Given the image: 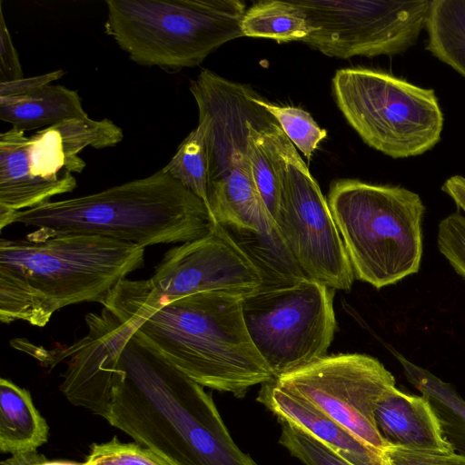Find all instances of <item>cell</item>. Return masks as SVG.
I'll return each instance as SVG.
<instances>
[{
  "instance_id": "1",
  "label": "cell",
  "mask_w": 465,
  "mask_h": 465,
  "mask_svg": "<svg viewBox=\"0 0 465 465\" xmlns=\"http://www.w3.org/2000/svg\"><path fill=\"white\" fill-rule=\"evenodd\" d=\"M60 349L59 389L175 465H258L232 440L210 393L103 307Z\"/></svg>"
},
{
  "instance_id": "2",
  "label": "cell",
  "mask_w": 465,
  "mask_h": 465,
  "mask_svg": "<svg viewBox=\"0 0 465 465\" xmlns=\"http://www.w3.org/2000/svg\"><path fill=\"white\" fill-rule=\"evenodd\" d=\"M243 297L204 292L154 302L124 279L102 305L198 384L243 398L274 378L248 333Z\"/></svg>"
},
{
  "instance_id": "3",
  "label": "cell",
  "mask_w": 465,
  "mask_h": 465,
  "mask_svg": "<svg viewBox=\"0 0 465 465\" xmlns=\"http://www.w3.org/2000/svg\"><path fill=\"white\" fill-rule=\"evenodd\" d=\"M145 248L87 234L0 240V321L45 326L53 314L82 302L103 304L114 288L144 265Z\"/></svg>"
},
{
  "instance_id": "4",
  "label": "cell",
  "mask_w": 465,
  "mask_h": 465,
  "mask_svg": "<svg viewBox=\"0 0 465 465\" xmlns=\"http://www.w3.org/2000/svg\"><path fill=\"white\" fill-rule=\"evenodd\" d=\"M15 223L45 235H97L144 248L202 238L215 223L203 201L162 169L98 193L15 212Z\"/></svg>"
},
{
  "instance_id": "5",
  "label": "cell",
  "mask_w": 465,
  "mask_h": 465,
  "mask_svg": "<svg viewBox=\"0 0 465 465\" xmlns=\"http://www.w3.org/2000/svg\"><path fill=\"white\" fill-rule=\"evenodd\" d=\"M189 90L204 128L208 155L207 207L225 227L272 233L274 225L252 179L248 153L249 124L269 113L251 86L202 69Z\"/></svg>"
},
{
  "instance_id": "6",
  "label": "cell",
  "mask_w": 465,
  "mask_h": 465,
  "mask_svg": "<svg viewBox=\"0 0 465 465\" xmlns=\"http://www.w3.org/2000/svg\"><path fill=\"white\" fill-rule=\"evenodd\" d=\"M327 202L355 277L381 289L419 272L425 207L418 193L342 179Z\"/></svg>"
},
{
  "instance_id": "7",
  "label": "cell",
  "mask_w": 465,
  "mask_h": 465,
  "mask_svg": "<svg viewBox=\"0 0 465 465\" xmlns=\"http://www.w3.org/2000/svg\"><path fill=\"white\" fill-rule=\"evenodd\" d=\"M105 5L106 33L140 65L195 67L243 36L241 0H106Z\"/></svg>"
},
{
  "instance_id": "8",
  "label": "cell",
  "mask_w": 465,
  "mask_h": 465,
  "mask_svg": "<svg viewBox=\"0 0 465 465\" xmlns=\"http://www.w3.org/2000/svg\"><path fill=\"white\" fill-rule=\"evenodd\" d=\"M332 93L362 141L390 157L423 154L440 140L444 117L431 88L383 71L343 68L332 78Z\"/></svg>"
},
{
  "instance_id": "9",
  "label": "cell",
  "mask_w": 465,
  "mask_h": 465,
  "mask_svg": "<svg viewBox=\"0 0 465 465\" xmlns=\"http://www.w3.org/2000/svg\"><path fill=\"white\" fill-rule=\"evenodd\" d=\"M123 139V130L112 120L89 116L65 120L30 136L15 127L1 133L0 208L27 210L73 192L74 173L86 165L80 153L86 147H113Z\"/></svg>"
},
{
  "instance_id": "10",
  "label": "cell",
  "mask_w": 465,
  "mask_h": 465,
  "mask_svg": "<svg viewBox=\"0 0 465 465\" xmlns=\"http://www.w3.org/2000/svg\"><path fill=\"white\" fill-rule=\"evenodd\" d=\"M333 292L305 277L243 297L248 333L274 377L327 355L337 329Z\"/></svg>"
},
{
  "instance_id": "11",
  "label": "cell",
  "mask_w": 465,
  "mask_h": 465,
  "mask_svg": "<svg viewBox=\"0 0 465 465\" xmlns=\"http://www.w3.org/2000/svg\"><path fill=\"white\" fill-rule=\"evenodd\" d=\"M275 142L282 184L275 229L307 278L348 291L355 275L328 202L279 124Z\"/></svg>"
},
{
  "instance_id": "12",
  "label": "cell",
  "mask_w": 465,
  "mask_h": 465,
  "mask_svg": "<svg viewBox=\"0 0 465 465\" xmlns=\"http://www.w3.org/2000/svg\"><path fill=\"white\" fill-rule=\"evenodd\" d=\"M311 33L302 41L330 57L394 55L426 28L430 0H297Z\"/></svg>"
},
{
  "instance_id": "13",
  "label": "cell",
  "mask_w": 465,
  "mask_h": 465,
  "mask_svg": "<svg viewBox=\"0 0 465 465\" xmlns=\"http://www.w3.org/2000/svg\"><path fill=\"white\" fill-rule=\"evenodd\" d=\"M272 381L381 453L389 447L377 429L375 409L384 392L395 387V378L376 358L326 355Z\"/></svg>"
},
{
  "instance_id": "14",
  "label": "cell",
  "mask_w": 465,
  "mask_h": 465,
  "mask_svg": "<svg viewBox=\"0 0 465 465\" xmlns=\"http://www.w3.org/2000/svg\"><path fill=\"white\" fill-rule=\"evenodd\" d=\"M146 300L167 302L204 292L246 296L263 282L262 271L227 229L214 223L211 232L165 252L147 280H132Z\"/></svg>"
},
{
  "instance_id": "15",
  "label": "cell",
  "mask_w": 465,
  "mask_h": 465,
  "mask_svg": "<svg viewBox=\"0 0 465 465\" xmlns=\"http://www.w3.org/2000/svg\"><path fill=\"white\" fill-rule=\"evenodd\" d=\"M375 421L388 446L426 453L454 452L431 404L422 395L389 389L377 403Z\"/></svg>"
},
{
  "instance_id": "16",
  "label": "cell",
  "mask_w": 465,
  "mask_h": 465,
  "mask_svg": "<svg viewBox=\"0 0 465 465\" xmlns=\"http://www.w3.org/2000/svg\"><path fill=\"white\" fill-rule=\"evenodd\" d=\"M257 401L277 419L296 425L354 465H385L380 451L357 439L309 402L282 391L272 381L261 385Z\"/></svg>"
},
{
  "instance_id": "17",
  "label": "cell",
  "mask_w": 465,
  "mask_h": 465,
  "mask_svg": "<svg viewBox=\"0 0 465 465\" xmlns=\"http://www.w3.org/2000/svg\"><path fill=\"white\" fill-rule=\"evenodd\" d=\"M86 117L77 91L59 84H48L23 95L0 97V119L24 132Z\"/></svg>"
},
{
  "instance_id": "18",
  "label": "cell",
  "mask_w": 465,
  "mask_h": 465,
  "mask_svg": "<svg viewBox=\"0 0 465 465\" xmlns=\"http://www.w3.org/2000/svg\"><path fill=\"white\" fill-rule=\"evenodd\" d=\"M49 427L30 392L13 381L0 380V450L11 455L37 449L48 440Z\"/></svg>"
},
{
  "instance_id": "19",
  "label": "cell",
  "mask_w": 465,
  "mask_h": 465,
  "mask_svg": "<svg viewBox=\"0 0 465 465\" xmlns=\"http://www.w3.org/2000/svg\"><path fill=\"white\" fill-rule=\"evenodd\" d=\"M409 381L431 404L446 440L465 457V400L453 387L429 371L395 353Z\"/></svg>"
},
{
  "instance_id": "20",
  "label": "cell",
  "mask_w": 465,
  "mask_h": 465,
  "mask_svg": "<svg viewBox=\"0 0 465 465\" xmlns=\"http://www.w3.org/2000/svg\"><path fill=\"white\" fill-rule=\"evenodd\" d=\"M426 49L465 78V0H431Z\"/></svg>"
},
{
  "instance_id": "21",
  "label": "cell",
  "mask_w": 465,
  "mask_h": 465,
  "mask_svg": "<svg viewBox=\"0 0 465 465\" xmlns=\"http://www.w3.org/2000/svg\"><path fill=\"white\" fill-rule=\"evenodd\" d=\"M243 36L279 43L302 41L311 27L297 0H262L246 9L241 23Z\"/></svg>"
},
{
  "instance_id": "22",
  "label": "cell",
  "mask_w": 465,
  "mask_h": 465,
  "mask_svg": "<svg viewBox=\"0 0 465 465\" xmlns=\"http://www.w3.org/2000/svg\"><path fill=\"white\" fill-rule=\"evenodd\" d=\"M162 170L198 196L207 206L208 155L203 126L198 123ZM208 208V207H207Z\"/></svg>"
},
{
  "instance_id": "23",
  "label": "cell",
  "mask_w": 465,
  "mask_h": 465,
  "mask_svg": "<svg viewBox=\"0 0 465 465\" xmlns=\"http://www.w3.org/2000/svg\"><path fill=\"white\" fill-rule=\"evenodd\" d=\"M256 102L276 119L289 140L310 160L319 143L326 137V130L322 129L303 109L278 105L261 95Z\"/></svg>"
},
{
  "instance_id": "24",
  "label": "cell",
  "mask_w": 465,
  "mask_h": 465,
  "mask_svg": "<svg viewBox=\"0 0 465 465\" xmlns=\"http://www.w3.org/2000/svg\"><path fill=\"white\" fill-rule=\"evenodd\" d=\"M282 431L279 443L305 465H354L301 428L277 419Z\"/></svg>"
},
{
  "instance_id": "25",
  "label": "cell",
  "mask_w": 465,
  "mask_h": 465,
  "mask_svg": "<svg viewBox=\"0 0 465 465\" xmlns=\"http://www.w3.org/2000/svg\"><path fill=\"white\" fill-rule=\"evenodd\" d=\"M86 465H175L154 450L137 442L124 443L117 437L93 443Z\"/></svg>"
},
{
  "instance_id": "26",
  "label": "cell",
  "mask_w": 465,
  "mask_h": 465,
  "mask_svg": "<svg viewBox=\"0 0 465 465\" xmlns=\"http://www.w3.org/2000/svg\"><path fill=\"white\" fill-rule=\"evenodd\" d=\"M437 243L440 252L465 279V215L453 213L440 221Z\"/></svg>"
},
{
  "instance_id": "27",
  "label": "cell",
  "mask_w": 465,
  "mask_h": 465,
  "mask_svg": "<svg viewBox=\"0 0 465 465\" xmlns=\"http://www.w3.org/2000/svg\"><path fill=\"white\" fill-rule=\"evenodd\" d=\"M381 455L385 465H465V457L456 452L426 453L389 446Z\"/></svg>"
},
{
  "instance_id": "28",
  "label": "cell",
  "mask_w": 465,
  "mask_h": 465,
  "mask_svg": "<svg viewBox=\"0 0 465 465\" xmlns=\"http://www.w3.org/2000/svg\"><path fill=\"white\" fill-rule=\"evenodd\" d=\"M22 78V65L5 21L3 2L0 1V83Z\"/></svg>"
},
{
  "instance_id": "29",
  "label": "cell",
  "mask_w": 465,
  "mask_h": 465,
  "mask_svg": "<svg viewBox=\"0 0 465 465\" xmlns=\"http://www.w3.org/2000/svg\"><path fill=\"white\" fill-rule=\"evenodd\" d=\"M64 74V70H56L45 74L0 83V97L17 96L29 94L51 84Z\"/></svg>"
},
{
  "instance_id": "30",
  "label": "cell",
  "mask_w": 465,
  "mask_h": 465,
  "mask_svg": "<svg viewBox=\"0 0 465 465\" xmlns=\"http://www.w3.org/2000/svg\"><path fill=\"white\" fill-rule=\"evenodd\" d=\"M441 190L453 200L459 209L465 213L464 176L459 174L450 176L444 182Z\"/></svg>"
},
{
  "instance_id": "31",
  "label": "cell",
  "mask_w": 465,
  "mask_h": 465,
  "mask_svg": "<svg viewBox=\"0 0 465 465\" xmlns=\"http://www.w3.org/2000/svg\"><path fill=\"white\" fill-rule=\"evenodd\" d=\"M47 459L37 450L25 453L14 454L10 458L3 460L1 465H40Z\"/></svg>"
},
{
  "instance_id": "32",
  "label": "cell",
  "mask_w": 465,
  "mask_h": 465,
  "mask_svg": "<svg viewBox=\"0 0 465 465\" xmlns=\"http://www.w3.org/2000/svg\"><path fill=\"white\" fill-rule=\"evenodd\" d=\"M40 465H86L84 462H76L70 460H45L42 462Z\"/></svg>"
}]
</instances>
